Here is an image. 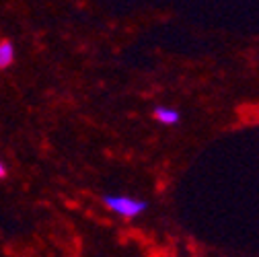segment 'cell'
<instances>
[{"label":"cell","instance_id":"6da1fadb","mask_svg":"<svg viewBox=\"0 0 259 257\" xmlns=\"http://www.w3.org/2000/svg\"><path fill=\"white\" fill-rule=\"evenodd\" d=\"M101 202L109 212H113L125 220H132V218L144 214L150 206L146 200H136L132 196H111V194H105L101 198Z\"/></svg>","mask_w":259,"mask_h":257},{"label":"cell","instance_id":"277c9868","mask_svg":"<svg viewBox=\"0 0 259 257\" xmlns=\"http://www.w3.org/2000/svg\"><path fill=\"white\" fill-rule=\"evenodd\" d=\"M7 175H9V171H7V167H5L3 160H0V179H5Z\"/></svg>","mask_w":259,"mask_h":257},{"label":"cell","instance_id":"3957f363","mask_svg":"<svg viewBox=\"0 0 259 257\" xmlns=\"http://www.w3.org/2000/svg\"><path fill=\"white\" fill-rule=\"evenodd\" d=\"M15 62V46L9 39L0 41V70H7Z\"/></svg>","mask_w":259,"mask_h":257},{"label":"cell","instance_id":"7a4b0ae2","mask_svg":"<svg viewBox=\"0 0 259 257\" xmlns=\"http://www.w3.org/2000/svg\"><path fill=\"white\" fill-rule=\"evenodd\" d=\"M154 119L163 125H175L181 121V111L177 107H169V105H156L152 111Z\"/></svg>","mask_w":259,"mask_h":257},{"label":"cell","instance_id":"5b68a950","mask_svg":"<svg viewBox=\"0 0 259 257\" xmlns=\"http://www.w3.org/2000/svg\"><path fill=\"white\" fill-rule=\"evenodd\" d=\"M257 121H259V111H257Z\"/></svg>","mask_w":259,"mask_h":257}]
</instances>
